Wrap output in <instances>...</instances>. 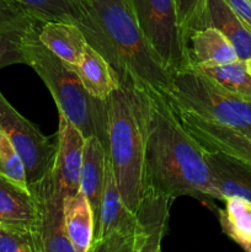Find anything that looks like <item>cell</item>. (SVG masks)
I'll return each instance as SVG.
<instances>
[{
    "mask_svg": "<svg viewBox=\"0 0 251 252\" xmlns=\"http://www.w3.org/2000/svg\"><path fill=\"white\" fill-rule=\"evenodd\" d=\"M75 25L115 70L121 86L167 97L172 73L143 34L129 0H73Z\"/></svg>",
    "mask_w": 251,
    "mask_h": 252,
    "instance_id": "obj_1",
    "label": "cell"
},
{
    "mask_svg": "<svg viewBox=\"0 0 251 252\" xmlns=\"http://www.w3.org/2000/svg\"><path fill=\"white\" fill-rule=\"evenodd\" d=\"M147 189L171 199H218L203 149L187 133L167 97L144 93Z\"/></svg>",
    "mask_w": 251,
    "mask_h": 252,
    "instance_id": "obj_2",
    "label": "cell"
},
{
    "mask_svg": "<svg viewBox=\"0 0 251 252\" xmlns=\"http://www.w3.org/2000/svg\"><path fill=\"white\" fill-rule=\"evenodd\" d=\"M107 102V154L121 198L137 213L147 192L144 91L121 86Z\"/></svg>",
    "mask_w": 251,
    "mask_h": 252,
    "instance_id": "obj_3",
    "label": "cell"
},
{
    "mask_svg": "<svg viewBox=\"0 0 251 252\" xmlns=\"http://www.w3.org/2000/svg\"><path fill=\"white\" fill-rule=\"evenodd\" d=\"M37 26L24 44L25 64L43 80L58 107L85 138L95 135L107 149V102L86 91L75 68L54 56L38 38Z\"/></svg>",
    "mask_w": 251,
    "mask_h": 252,
    "instance_id": "obj_4",
    "label": "cell"
},
{
    "mask_svg": "<svg viewBox=\"0 0 251 252\" xmlns=\"http://www.w3.org/2000/svg\"><path fill=\"white\" fill-rule=\"evenodd\" d=\"M167 100L174 107L251 134V101L225 91L194 66L172 73Z\"/></svg>",
    "mask_w": 251,
    "mask_h": 252,
    "instance_id": "obj_5",
    "label": "cell"
},
{
    "mask_svg": "<svg viewBox=\"0 0 251 252\" xmlns=\"http://www.w3.org/2000/svg\"><path fill=\"white\" fill-rule=\"evenodd\" d=\"M129 4L143 34L166 68L174 73L192 66L175 0H129Z\"/></svg>",
    "mask_w": 251,
    "mask_h": 252,
    "instance_id": "obj_6",
    "label": "cell"
},
{
    "mask_svg": "<svg viewBox=\"0 0 251 252\" xmlns=\"http://www.w3.org/2000/svg\"><path fill=\"white\" fill-rule=\"evenodd\" d=\"M0 129L6 134L24 162L27 185L43 179L54 165L57 142L53 143L0 93Z\"/></svg>",
    "mask_w": 251,
    "mask_h": 252,
    "instance_id": "obj_7",
    "label": "cell"
},
{
    "mask_svg": "<svg viewBox=\"0 0 251 252\" xmlns=\"http://www.w3.org/2000/svg\"><path fill=\"white\" fill-rule=\"evenodd\" d=\"M37 208L34 239L39 252H76L69 241L64 221V192L53 169L29 185Z\"/></svg>",
    "mask_w": 251,
    "mask_h": 252,
    "instance_id": "obj_8",
    "label": "cell"
},
{
    "mask_svg": "<svg viewBox=\"0 0 251 252\" xmlns=\"http://www.w3.org/2000/svg\"><path fill=\"white\" fill-rule=\"evenodd\" d=\"M172 108L187 133L202 149L221 153L251 167V134L212 122L174 106Z\"/></svg>",
    "mask_w": 251,
    "mask_h": 252,
    "instance_id": "obj_9",
    "label": "cell"
},
{
    "mask_svg": "<svg viewBox=\"0 0 251 252\" xmlns=\"http://www.w3.org/2000/svg\"><path fill=\"white\" fill-rule=\"evenodd\" d=\"M85 137L62 113L57 135V150L53 171L65 196L79 192Z\"/></svg>",
    "mask_w": 251,
    "mask_h": 252,
    "instance_id": "obj_10",
    "label": "cell"
},
{
    "mask_svg": "<svg viewBox=\"0 0 251 252\" xmlns=\"http://www.w3.org/2000/svg\"><path fill=\"white\" fill-rule=\"evenodd\" d=\"M38 24L15 1L0 0V69L25 64V41Z\"/></svg>",
    "mask_w": 251,
    "mask_h": 252,
    "instance_id": "obj_11",
    "label": "cell"
},
{
    "mask_svg": "<svg viewBox=\"0 0 251 252\" xmlns=\"http://www.w3.org/2000/svg\"><path fill=\"white\" fill-rule=\"evenodd\" d=\"M206 27L218 30L234 47L238 59L248 61L250 58L251 31L236 16L225 0H204L191 32Z\"/></svg>",
    "mask_w": 251,
    "mask_h": 252,
    "instance_id": "obj_12",
    "label": "cell"
},
{
    "mask_svg": "<svg viewBox=\"0 0 251 252\" xmlns=\"http://www.w3.org/2000/svg\"><path fill=\"white\" fill-rule=\"evenodd\" d=\"M170 197L148 189L138 208L137 231L139 246L137 252H157L161 250V240L169 224Z\"/></svg>",
    "mask_w": 251,
    "mask_h": 252,
    "instance_id": "obj_13",
    "label": "cell"
},
{
    "mask_svg": "<svg viewBox=\"0 0 251 252\" xmlns=\"http://www.w3.org/2000/svg\"><path fill=\"white\" fill-rule=\"evenodd\" d=\"M203 153L219 201L240 197L251 202V167L221 153Z\"/></svg>",
    "mask_w": 251,
    "mask_h": 252,
    "instance_id": "obj_14",
    "label": "cell"
},
{
    "mask_svg": "<svg viewBox=\"0 0 251 252\" xmlns=\"http://www.w3.org/2000/svg\"><path fill=\"white\" fill-rule=\"evenodd\" d=\"M0 226L36 233L37 208L29 186L0 176Z\"/></svg>",
    "mask_w": 251,
    "mask_h": 252,
    "instance_id": "obj_15",
    "label": "cell"
},
{
    "mask_svg": "<svg viewBox=\"0 0 251 252\" xmlns=\"http://www.w3.org/2000/svg\"><path fill=\"white\" fill-rule=\"evenodd\" d=\"M135 226H137V217L123 203L113 174L112 165L110 159H107L105 185H103L102 198H101L100 213L97 220L95 221L94 241L101 240L116 231L135 229Z\"/></svg>",
    "mask_w": 251,
    "mask_h": 252,
    "instance_id": "obj_16",
    "label": "cell"
},
{
    "mask_svg": "<svg viewBox=\"0 0 251 252\" xmlns=\"http://www.w3.org/2000/svg\"><path fill=\"white\" fill-rule=\"evenodd\" d=\"M107 159V149L97 137L91 135L85 138L79 191L90 202L95 221L100 213Z\"/></svg>",
    "mask_w": 251,
    "mask_h": 252,
    "instance_id": "obj_17",
    "label": "cell"
},
{
    "mask_svg": "<svg viewBox=\"0 0 251 252\" xmlns=\"http://www.w3.org/2000/svg\"><path fill=\"white\" fill-rule=\"evenodd\" d=\"M75 70L84 88L93 97L106 101L120 88L115 70L107 61L91 46L86 44Z\"/></svg>",
    "mask_w": 251,
    "mask_h": 252,
    "instance_id": "obj_18",
    "label": "cell"
},
{
    "mask_svg": "<svg viewBox=\"0 0 251 252\" xmlns=\"http://www.w3.org/2000/svg\"><path fill=\"white\" fill-rule=\"evenodd\" d=\"M64 221L74 250L89 252L95 234V218L90 202L80 191L64 197Z\"/></svg>",
    "mask_w": 251,
    "mask_h": 252,
    "instance_id": "obj_19",
    "label": "cell"
},
{
    "mask_svg": "<svg viewBox=\"0 0 251 252\" xmlns=\"http://www.w3.org/2000/svg\"><path fill=\"white\" fill-rule=\"evenodd\" d=\"M38 38L54 56L74 68L88 44L81 30L68 22H44L38 27Z\"/></svg>",
    "mask_w": 251,
    "mask_h": 252,
    "instance_id": "obj_20",
    "label": "cell"
},
{
    "mask_svg": "<svg viewBox=\"0 0 251 252\" xmlns=\"http://www.w3.org/2000/svg\"><path fill=\"white\" fill-rule=\"evenodd\" d=\"M192 65H219L238 59L230 42L213 27L193 30L188 36Z\"/></svg>",
    "mask_w": 251,
    "mask_h": 252,
    "instance_id": "obj_21",
    "label": "cell"
},
{
    "mask_svg": "<svg viewBox=\"0 0 251 252\" xmlns=\"http://www.w3.org/2000/svg\"><path fill=\"white\" fill-rule=\"evenodd\" d=\"M228 93L251 101V74L241 59L219 65H192Z\"/></svg>",
    "mask_w": 251,
    "mask_h": 252,
    "instance_id": "obj_22",
    "label": "cell"
},
{
    "mask_svg": "<svg viewBox=\"0 0 251 252\" xmlns=\"http://www.w3.org/2000/svg\"><path fill=\"white\" fill-rule=\"evenodd\" d=\"M225 208L218 209L219 223L233 241L251 243V202L240 197L226 198Z\"/></svg>",
    "mask_w": 251,
    "mask_h": 252,
    "instance_id": "obj_23",
    "label": "cell"
},
{
    "mask_svg": "<svg viewBox=\"0 0 251 252\" xmlns=\"http://www.w3.org/2000/svg\"><path fill=\"white\" fill-rule=\"evenodd\" d=\"M32 17L44 22H76V9L73 0H12Z\"/></svg>",
    "mask_w": 251,
    "mask_h": 252,
    "instance_id": "obj_24",
    "label": "cell"
},
{
    "mask_svg": "<svg viewBox=\"0 0 251 252\" xmlns=\"http://www.w3.org/2000/svg\"><path fill=\"white\" fill-rule=\"evenodd\" d=\"M0 176L22 186H29L24 162L9 138L0 129Z\"/></svg>",
    "mask_w": 251,
    "mask_h": 252,
    "instance_id": "obj_25",
    "label": "cell"
},
{
    "mask_svg": "<svg viewBox=\"0 0 251 252\" xmlns=\"http://www.w3.org/2000/svg\"><path fill=\"white\" fill-rule=\"evenodd\" d=\"M139 246V235L137 226L130 230H121L111 235L94 241L89 252H137Z\"/></svg>",
    "mask_w": 251,
    "mask_h": 252,
    "instance_id": "obj_26",
    "label": "cell"
},
{
    "mask_svg": "<svg viewBox=\"0 0 251 252\" xmlns=\"http://www.w3.org/2000/svg\"><path fill=\"white\" fill-rule=\"evenodd\" d=\"M0 252H39L33 234L0 226Z\"/></svg>",
    "mask_w": 251,
    "mask_h": 252,
    "instance_id": "obj_27",
    "label": "cell"
},
{
    "mask_svg": "<svg viewBox=\"0 0 251 252\" xmlns=\"http://www.w3.org/2000/svg\"><path fill=\"white\" fill-rule=\"evenodd\" d=\"M204 0H175L177 11V21L182 34L188 42L189 32L198 16Z\"/></svg>",
    "mask_w": 251,
    "mask_h": 252,
    "instance_id": "obj_28",
    "label": "cell"
},
{
    "mask_svg": "<svg viewBox=\"0 0 251 252\" xmlns=\"http://www.w3.org/2000/svg\"><path fill=\"white\" fill-rule=\"evenodd\" d=\"M236 16L251 31V0H225Z\"/></svg>",
    "mask_w": 251,
    "mask_h": 252,
    "instance_id": "obj_29",
    "label": "cell"
},
{
    "mask_svg": "<svg viewBox=\"0 0 251 252\" xmlns=\"http://www.w3.org/2000/svg\"><path fill=\"white\" fill-rule=\"evenodd\" d=\"M235 243L238 244V245L240 246V248L243 249L245 252H251V243H249V241L238 240V241H235Z\"/></svg>",
    "mask_w": 251,
    "mask_h": 252,
    "instance_id": "obj_30",
    "label": "cell"
},
{
    "mask_svg": "<svg viewBox=\"0 0 251 252\" xmlns=\"http://www.w3.org/2000/svg\"><path fill=\"white\" fill-rule=\"evenodd\" d=\"M246 62V66H248V70H249V73L251 74V57L250 58L248 59V61H245Z\"/></svg>",
    "mask_w": 251,
    "mask_h": 252,
    "instance_id": "obj_31",
    "label": "cell"
},
{
    "mask_svg": "<svg viewBox=\"0 0 251 252\" xmlns=\"http://www.w3.org/2000/svg\"><path fill=\"white\" fill-rule=\"evenodd\" d=\"M157 252H161V250H160V251H157Z\"/></svg>",
    "mask_w": 251,
    "mask_h": 252,
    "instance_id": "obj_32",
    "label": "cell"
}]
</instances>
